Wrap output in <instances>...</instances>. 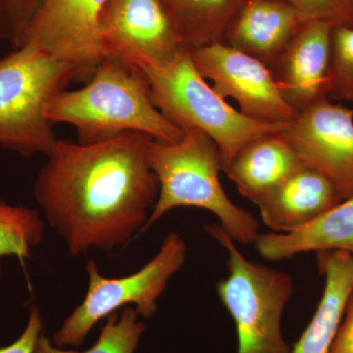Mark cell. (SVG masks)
Masks as SVG:
<instances>
[{
    "mask_svg": "<svg viewBox=\"0 0 353 353\" xmlns=\"http://www.w3.org/2000/svg\"><path fill=\"white\" fill-rule=\"evenodd\" d=\"M328 97L353 104V27L338 26L332 31Z\"/></svg>",
    "mask_w": 353,
    "mask_h": 353,
    "instance_id": "21",
    "label": "cell"
},
{
    "mask_svg": "<svg viewBox=\"0 0 353 353\" xmlns=\"http://www.w3.org/2000/svg\"><path fill=\"white\" fill-rule=\"evenodd\" d=\"M301 164L353 196V109L327 99L301 111L285 130Z\"/></svg>",
    "mask_w": 353,
    "mask_h": 353,
    "instance_id": "10",
    "label": "cell"
},
{
    "mask_svg": "<svg viewBox=\"0 0 353 353\" xmlns=\"http://www.w3.org/2000/svg\"><path fill=\"white\" fill-rule=\"evenodd\" d=\"M303 24L287 0H243L223 43L271 68Z\"/></svg>",
    "mask_w": 353,
    "mask_h": 353,
    "instance_id": "13",
    "label": "cell"
},
{
    "mask_svg": "<svg viewBox=\"0 0 353 353\" xmlns=\"http://www.w3.org/2000/svg\"><path fill=\"white\" fill-rule=\"evenodd\" d=\"M139 69L148 81L153 104L167 119L183 131L199 130L214 141L223 171L246 143L263 134L285 131L290 124L252 120L230 105L205 82L188 48L166 66Z\"/></svg>",
    "mask_w": 353,
    "mask_h": 353,
    "instance_id": "4",
    "label": "cell"
},
{
    "mask_svg": "<svg viewBox=\"0 0 353 353\" xmlns=\"http://www.w3.org/2000/svg\"><path fill=\"white\" fill-rule=\"evenodd\" d=\"M343 201L331 181L301 164L257 204L265 225L276 233L303 226Z\"/></svg>",
    "mask_w": 353,
    "mask_h": 353,
    "instance_id": "14",
    "label": "cell"
},
{
    "mask_svg": "<svg viewBox=\"0 0 353 353\" xmlns=\"http://www.w3.org/2000/svg\"><path fill=\"white\" fill-rule=\"evenodd\" d=\"M108 1L43 0L27 43L73 65L80 78H90L105 58L99 22Z\"/></svg>",
    "mask_w": 353,
    "mask_h": 353,
    "instance_id": "11",
    "label": "cell"
},
{
    "mask_svg": "<svg viewBox=\"0 0 353 353\" xmlns=\"http://www.w3.org/2000/svg\"><path fill=\"white\" fill-rule=\"evenodd\" d=\"M75 78V66L32 43L0 58V148L48 155L57 139L46 108Z\"/></svg>",
    "mask_w": 353,
    "mask_h": 353,
    "instance_id": "5",
    "label": "cell"
},
{
    "mask_svg": "<svg viewBox=\"0 0 353 353\" xmlns=\"http://www.w3.org/2000/svg\"><path fill=\"white\" fill-rule=\"evenodd\" d=\"M333 28L328 23H305L272 65L281 94L299 113L329 99Z\"/></svg>",
    "mask_w": 353,
    "mask_h": 353,
    "instance_id": "12",
    "label": "cell"
},
{
    "mask_svg": "<svg viewBox=\"0 0 353 353\" xmlns=\"http://www.w3.org/2000/svg\"><path fill=\"white\" fill-rule=\"evenodd\" d=\"M324 277L323 294L312 319L290 353H329L353 292V253L316 252Z\"/></svg>",
    "mask_w": 353,
    "mask_h": 353,
    "instance_id": "16",
    "label": "cell"
},
{
    "mask_svg": "<svg viewBox=\"0 0 353 353\" xmlns=\"http://www.w3.org/2000/svg\"><path fill=\"white\" fill-rule=\"evenodd\" d=\"M301 164L285 131H282L246 143L224 172L241 196L257 205Z\"/></svg>",
    "mask_w": 353,
    "mask_h": 353,
    "instance_id": "15",
    "label": "cell"
},
{
    "mask_svg": "<svg viewBox=\"0 0 353 353\" xmlns=\"http://www.w3.org/2000/svg\"><path fill=\"white\" fill-rule=\"evenodd\" d=\"M46 114L53 125L66 123L75 128L82 145L129 132L173 143L185 134L153 104L143 72L114 57L101 60L85 87L58 92Z\"/></svg>",
    "mask_w": 353,
    "mask_h": 353,
    "instance_id": "2",
    "label": "cell"
},
{
    "mask_svg": "<svg viewBox=\"0 0 353 353\" xmlns=\"http://www.w3.org/2000/svg\"><path fill=\"white\" fill-rule=\"evenodd\" d=\"M329 353H353V292Z\"/></svg>",
    "mask_w": 353,
    "mask_h": 353,
    "instance_id": "25",
    "label": "cell"
},
{
    "mask_svg": "<svg viewBox=\"0 0 353 353\" xmlns=\"http://www.w3.org/2000/svg\"><path fill=\"white\" fill-rule=\"evenodd\" d=\"M303 23L323 22L353 27V0H287Z\"/></svg>",
    "mask_w": 353,
    "mask_h": 353,
    "instance_id": "23",
    "label": "cell"
},
{
    "mask_svg": "<svg viewBox=\"0 0 353 353\" xmlns=\"http://www.w3.org/2000/svg\"><path fill=\"white\" fill-rule=\"evenodd\" d=\"M43 0H0V39L22 48Z\"/></svg>",
    "mask_w": 353,
    "mask_h": 353,
    "instance_id": "22",
    "label": "cell"
},
{
    "mask_svg": "<svg viewBox=\"0 0 353 353\" xmlns=\"http://www.w3.org/2000/svg\"><path fill=\"white\" fill-rule=\"evenodd\" d=\"M254 245L270 261L292 259L310 252L353 253V196L292 231L260 234Z\"/></svg>",
    "mask_w": 353,
    "mask_h": 353,
    "instance_id": "17",
    "label": "cell"
},
{
    "mask_svg": "<svg viewBox=\"0 0 353 353\" xmlns=\"http://www.w3.org/2000/svg\"><path fill=\"white\" fill-rule=\"evenodd\" d=\"M152 141L138 132L90 145L57 139L34 194L69 256L111 253L141 234L159 194L146 160Z\"/></svg>",
    "mask_w": 353,
    "mask_h": 353,
    "instance_id": "1",
    "label": "cell"
},
{
    "mask_svg": "<svg viewBox=\"0 0 353 353\" xmlns=\"http://www.w3.org/2000/svg\"><path fill=\"white\" fill-rule=\"evenodd\" d=\"M204 79L223 97L238 102L246 117L270 124H290L299 112L285 101L270 68L257 58L226 43L190 50Z\"/></svg>",
    "mask_w": 353,
    "mask_h": 353,
    "instance_id": "9",
    "label": "cell"
},
{
    "mask_svg": "<svg viewBox=\"0 0 353 353\" xmlns=\"http://www.w3.org/2000/svg\"><path fill=\"white\" fill-rule=\"evenodd\" d=\"M43 332V319L36 305L30 309L27 326L18 340L7 347L0 348V353H34Z\"/></svg>",
    "mask_w": 353,
    "mask_h": 353,
    "instance_id": "24",
    "label": "cell"
},
{
    "mask_svg": "<svg viewBox=\"0 0 353 353\" xmlns=\"http://www.w3.org/2000/svg\"><path fill=\"white\" fill-rule=\"evenodd\" d=\"M183 46L194 50L224 43L243 0H161Z\"/></svg>",
    "mask_w": 353,
    "mask_h": 353,
    "instance_id": "18",
    "label": "cell"
},
{
    "mask_svg": "<svg viewBox=\"0 0 353 353\" xmlns=\"http://www.w3.org/2000/svg\"><path fill=\"white\" fill-rule=\"evenodd\" d=\"M176 143L152 141L146 152L148 166L157 176L159 194L141 234L172 209L197 208L213 213L236 243L254 245L260 234L259 220L236 205L220 181L223 171L219 148L199 130L183 131Z\"/></svg>",
    "mask_w": 353,
    "mask_h": 353,
    "instance_id": "3",
    "label": "cell"
},
{
    "mask_svg": "<svg viewBox=\"0 0 353 353\" xmlns=\"http://www.w3.org/2000/svg\"><path fill=\"white\" fill-rule=\"evenodd\" d=\"M44 221L37 209L0 201V259L15 256L24 263L43 239ZM0 263V278H1Z\"/></svg>",
    "mask_w": 353,
    "mask_h": 353,
    "instance_id": "19",
    "label": "cell"
},
{
    "mask_svg": "<svg viewBox=\"0 0 353 353\" xmlns=\"http://www.w3.org/2000/svg\"><path fill=\"white\" fill-rule=\"evenodd\" d=\"M99 30L105 57L139 68L166 66L185 48L161 0H108Z\"/></svg>",
    "mask_w": 353,
    "mask_h": 353,
    "instance_id": "8",
    "label": "cell"
},
{
    "mask_svg": "<svg viewBox=\"0 0 353 353\" xmlns=\"http://www.w3.org/2000/svg\"><path fill=\"white\" fill-rule=\"evenodd\" d=\"M227 252L228 276L217 285L221 303L234 319L236 353H290L282 334V318L294 292L285 272L250 261L220 224L204 227Z\"/></svg>",
    "mask_w": 353,
    "mask_h": 353,
    "instance_id": "6",
    "label": "cell"
},
{
    "mask_svg": "<svg viewBox=\"0 0 353 353\" xmlns=\"http://www.w3.org/2000/svg\"><path fill=\"white\" fill-rule=\"evenodd\" d=\"M185 259L187 245L180 234L172 232L165 236L157 254L131 275L104 277L97 262L88 260L87 294L53 336V343L58 347H80L97 323L127 306H134L141 317L152 318L169 280Z\"/></svg>",
    "mask_w": 353,
    "mask_h": 353,
    "instance_id": "7",
    "label": "cell"
},
{
    "mask_svg": "<svg viewBox=\"0 0 353 353\" xmlns=\"http://www.w3.org/2000/svg\"><path fill=\"white\" fill-rule=\"evenodd\" d=\"M139 316L132 306L123 309L121 314L109 315L99 340L85 352L58 347L41 334L34 353H134L145 331V323L139 321Z\"/></svg>",
    "mask_w": 353,
    "mask_h": 353,
    "instance_id": "20",
    "label": "cell"
}]
</instances>
